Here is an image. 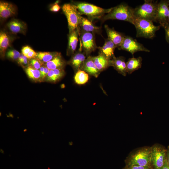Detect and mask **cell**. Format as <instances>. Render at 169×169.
Instances as JSON below:
<instances>
[{"instance_id":"cell-1","label":"cell","mask_w":169,"mask_h":169,"mask_svg":"<svg viewBox=\"0 0 169 169\" xmlns=\"http://www.w3.org/2000/svg\"><path fill=\"white\" fill-rule=\"evenodd\" d=\"M151 158V146H146L137 148L131 151L126 158V166H152Z\"/></svg>"},{"instance_id":"cell-2","label":"cell","mask_w":169,"mask_h":169,"mask_svg":"<svg viewBox=\"0 0 169 169\" xmlns=\"http://www.w3.org/2000/svg\"><path fill=\"white\" fill-rule=\"evenodd\" d=\"M134 16L133 8L125 3L111 8L110 11L101 19L102 22L110 19L125 21L133 24Z\"/></svg>"},{"instance_id":"cell-3","label":"cell","mask_w":169,"mask_h":169,"mask_svg":"<svg viewBox=\"0 0 169 169\" xmlns=\"http://www.w3.org/2000/svg\"><path fill=\"white\" fill-rule=\"evenodd\" d=\"M73 3L76 6L81 15H86L91 21L95 19H101L111 9V8H103L92 4L84 2H74Z\"/></svg>"},{"instance_id":"cell-4","label":"cell","mask_w":169,"mask_h":169,"mask_svg":"<svg viewBox=\"0 0 169 169\" xmlns=\"http://www.w3.org/2000/svg\"><path fill=\"white\" fill-rule=\"evenodd\" d=\"M136 29V37H142L152 39L156 35V31L161 27L156 26L153 22L142 18H134L133 24Z\"/></svg>"},{"instance_id":"cell-5","label":"cell","mask_w":169,"mask_h":169,"mask_svg":"<svg viewBox=\"0 0 169 169\" xmlns=\"http://www.w3.org/2000/svg\"><path fill=\"white\" fill-rule=\"evenodd\" d=\"M158 2L152 0H145L144 3L133 8L134 17L156 22Z\"/></svg>"},{"instance_id":"cell-6","label":"cell","mask_w":169,"mask_h":169,"mask_svg":"<svg viewBox=\"0 0 169 169\" xmlns=\"http://www.w3.org/2000/svg\"><path fill=\"white\" fill-rule=\"evenodd\" d=\"M62 9L67 19L69 33L78 29L82 16L76 6L73 3H66Z\"/></svg>"},{"instance_id":"cell-7","label":"cell","mask_w":169,"mask_h":169,"mask_svg":"<svg viewBox=\"0 0 169 169\" xmlns=\"http://www.w3.org/2000/svg\"><path fill=\"white\" fill-rule=\"evenodd\" d=\"M151 164L153 169H161L166 160L167 148L155 143L151 146Z\"/></svg>"},{"instance_id":"cell-8","label":"cell","mask_w":169,"mask_h":169,"mask_svg":"<svg viewBox=\"0 0 169 169\" xmlns=\"http://www.w3.org/2000/svg\"><path fill=\"white\" fill-rule=\"evenodd\" d=\"M81 41L80 48L88 57L98 48L96 44L95 34L91 33L79 31Z\"/></svg>"},{"instance_id":"cell-9","label":"cell","mask_w":169,"mask_h":169,"mask_svg":"<svg viewBox=\"0 0 169 169\" xmlns=\"http://www.w3.org/2000/svg\"><path fill=\"white\" fill-rule=\"evenodd\" d=\"M119 49L130 53L132 55L137 52H150V51L136 39L129 36H125Z\"/></svg>"},{"instance_id":"cell-10","label":"cell","mask_w":169,"mask_h":169,"mask_svg":"<svg viewBox=\"0 0 169 169\" xmlns=\"http://www.w3.org/2000/svg\"><path fill=\"white\" fill-rule=\"evenodd\" d=\"M169 9V0H161L158 2L156 22L163 27L167 23Z\"/></svg>"},{"instance_id":"cell-11","label":"cell","mask_w":169,"mask_h":169,"mask_svg":"<svg viewBox=\"0 0 169 169\" xmlns=\"http://www.w3.org/2000/svg\"><path fill=\"white\" fill-rule=\"evenodd\" d=\"M87 57L82 50L79 49L72 55L68 62L74 70L75 73L80 69Z\"/></svg>"},{"instance_id":"cell-12","label":"cell","mask_w":169,"mask_h":169,"mask_svg":"<svg viewBox=\"0 0 169 169\" xmlns=\"http://www.w3.org/2000/svg\"><path fill=\"white\" fill-rule=\"evenodd\" d=\"M105 28L110 40L119 49L121 46L125 36L123 33L116 31L114 28H110L107 25H105Z\"/></svg>"},{"instance_id":"cell-13","label":"cell","mask_w":169,"mask_h":169,"mask_svg":"<svg viewBox=\"0 0 169 169\" xmlns=\"http://www.w3.org/2000/svg\"><path fill=\"white\" fill-rule=\"evenodd\" d=\"M79 31L100 34L101 32L100 27L95 26L89 19L82 17L79 28Z\"/></svg>"},{"instance_id":"cell-14","label":"cell","mask_w":169,"mask_h":169,"mask_svg":"<svg viewBox=\"0 0 169 169\" xmlns=\"http://www.w3.org/2000/svg\"><path fill=\"white\" fill-rule=\"evenodd\" d=\"M116 48L114 44L108 38L105 39L103 45L102 47H99V54H101L108 59H112L115 57L114 51Z\"/></svg>"},{"instance_id":"cell-15","label":"cell","mask_w":169,"mask_h":169,"mask_svg":"<svg viewBox=\"0 0 169 169\" xmlns=\"http://www.w3.org/2000/svg\"><path fill=\"white\" fill-rule=\"evenodd\" d=\"M80 70L96 78L98 76L100 73L94 64L92 56L90 55L87 57Z\"/></svg>"},{"instance_id":"cell-16","label":"cell","mask_w":169,"mask_h":169,"mask_svg":"<svg viewBox=\"0 0 169 169\" xmlns=\"http://www.w3.org/2000/svg\"><path fill=\"white\" fill-rule=\"evenodd\" d=\"M79 34V28L69 33L67 50V54L68 55H72L75 52Z\"/></svg>"},{"instance_id":"cell-17","label":"cell","mask_w":169,"mask_h":169,"mask_svg":"<svg viewBox=\"0 0 169 169\" xmlns=\"http://www.w3.org/2000/svg\"><path fill=\"white\" fill-rule=\"evenodd\" d=\"M111 66L113 67L119 73L124 76L126 75L127 73L126 65L124 57H115L111 59Z\"/></svg>"},{"instance_id":"cell-18","label":"cell","mask_w":169,"mask_h":169,"mask_svg":"<svg viewBox=\"0 0 169 169\" xmlns=\"http://www.w3.org/2000/svg\"><path fill=\"white\" fill-rule=\"evenodd\" d=\"M16 9L14 6L8 2L0 1V16L3 18H7L16 13Z\"/></svg>"},{"instance_id":"cell-19","label":"cell","mask_w":169,"mask_h":169,"mask_svg":"<svg viewBox=\"0 0 169 169\" xmlns=\"http://www.w3.org/2000/svg\"><path fill=\"white\" fill-rule=\"evenodd\" d=\"M92 58L96 67L100 72L111 66V59H108L102 54H99L98 55L92 56Z\"/></svg>"},{"instance_id":"cell-20","label":"cell","mask_w":169,"mask_h":169,"mask_svg":"<svg viewBox=\"0 0 169 169\" xmlns=\"http://www.w3.org/2000/svg\"><path fill=\"white\" fill-rule=\"evenodd\" d=\"M7 26L9 30L14 34L24 33L26 29V25L24 22L16 19L10 21Z\"/></svg>"},{"instance_id":"cell-21","label":"cell","mask_w":169,"mask_h":169,"mask_svg":"<svg viewBox=\"0 0 169 169\" xmlns=\"http://www.w3.org/2000/svg\"><path fill=\"white\" fill-rule=\"evenodd\" d=\"M65 74V72L64 69L49 70L44 81L55 83L61 79Z\"/></svg>"},{"instance_id":"cell-22","label":"cell","mask_w":169,"mask_h":169,"mask_svg":"<svg viewBox=\"0 0 169 169\" xmlns=\"http://www.w3.org/2000/svg\"><path fill=\"white\" fill-rule=\"evenodd\" d=\"M142 60V59L140 56L129 58L126 62L127 73L131 74L134 71L141 68Z\"/></svg>"},{"instance_id":"cell-23","label":"cell","mask_w":169,"mask_h":169,"mask_svg":"<svg viewBox=\"0 0 169 169\" xmlns=\"http://www.w3.org/2000/svg\"><path fill=\"white\" fill-rule=\"evenodd\" d=\"M66 64L63 59L61 54L50 61L45 64V65L49 70L64 69Z\"/></svg>"},{"instance_id":"cell-24","label":"cell","mask_w":169,"mask_h":169,"mask_svg":"<svg viewBox=\"0 0 169 169\" xmlns=\"http://www.w3.org/2000/svg\"><path fill=\"white\" fill-rule=\"evenodd\" d=\"M60 54L56 52H40L37 53L35 58L39 60L43 64L51 60Z\"/></svg>"},{"instance_id":"cell-25","label":"cell","mask_w":169,"mask_h":169,"mask_svg":"<svg viewBox=\"0 0 169 169\" xmlns=\"http://www.w3.org/2000/svg\"><path fill=\"white\" fill-rule=\"evenodd\" d=\"M25 72L29 78L34 82H42L41 75L39 69H36L30 66H27Z\"/></svg>"},{"instance_id":"cell-26","label":"cell","mask_w":169,"mask_h":169,"mask_svg":"<svg viewBox=\"0 0 169 169\" xmlns=\"http://www.w3.org/2000/svg\"><path fill=\"white\" fill-rule=\"evenodd\" d=\"M74 79L76 84H83L88 82L89 79V74L85 71L79 69L75 73Z\"/></svg>"},{"instance_id":"cell-27","label":"cell","mask_w":169,"mask_h":169,"mask_svg":"<svg viewBox=\"0 0 169 169\" xmlns=\"http://www.w3.org/2000/svg\"><path fill=\"white\" fill-rule=\"evenodd\" d=\"M10 44L9 37L6 33L1 32L0 33V49L1 53L4 55L6 50Z\"/></svg>"},{"instance_id":"cell-28","label":"cell","mask_w":169,"mask_h":169,"mask_svg":"<svg viewBox=\"0 0 169 169\" xmlns=\"http://www.w3.org/2000/svg\"><path fill=\"white\" fill-rule=\"evenodd\" d=\"M21 54L15 49L10 50L6 53V56L8 58L14 60H18Z\"/></svg>"},{"instance_id":"cell-29","label":"cell","mask_w":169,"mask_h":169,"mask_svg":"<svg viewBox=\"0 0 169 169\" xmlns=\"http://www.w3.org/2000/svg\"><path fill=\"white\" fill-rule=\"evenodd\" d=\"M29 63V66L37 69H39L43 64L39 60L36 58L30 59Z\"/></svg>"},{"instance_id":"cell-30","label":"cell","mask_w":169,"mask_h":169,"mask_svg":"<svg viewBox=\"0 0 169 169\" xmlns=\"http://www.w3.org/2000/svg\"><path fill=\"white\" fill-rule=\"evenodd\" d=\"M123 169H153L152 166H125Z\"/></svg>"},{"instance_id":"cell-31","label":"cell","mask_w":169,"mask_h":169,"mask_svg":"<svg viewBox=\"0 0 169 169\" xmlns=\"http://www.w3.org/2000/svg\"><path fill=\"white\" fill-rule=\"evenodd\" d=\"M165 31L166 39L169 44V23H166L162 27Z\"/></svg>"},{"instance_id":"cell-32","label":"cell","mask_w":169,"mask_h":169,"mask_svg":"<svg viewBox=\"0 0 169 169\" xmlns=\"http://www.w3.org/2000/svg\"><path fill=\"white\" fill-rule=\"evenodd\" d=\"M32 49L29 46H26L23 47L22 50V54L26 57L27 56Z\"/></svg>"},{"instance_id":"cell-33","label":"cell","mask_w":169,"mask_h":169,"mask_svg":"<svg viewBox=\"0 0 169 169\" xmlns=\"http://www.w3.org/2000/svg\"><path fill=\"white\" fill-rule=\"evenodd\" d=\"M61 7L59 4L56 3H54L50 8V10L54 12H57L59 11Z\"/></svg>"},{"instance_id":"cell-34","label":"cell","mask_w":169,"mask_h":169,"mask_svg":"<svg viewBox=\"0 0 169 169\" xmlns=\"http://www.w3.org/2000/svg\"><path fill=\"white\" fill-rule=\"evenodd\" d=\"M166 160L168 165L169 167V145L167 148Z\"/></svg>"},{"instance_id":"cell-35","label":"cell","mask_w":169,"mask_h":169,"mask_svg":"<svg viewBox=\"0 0 169 169\" xmlns=\"http://www.w3.org/2000/svg\"><path fill=\"white\" fill-rule=\"evenodd\" d=\"M28 58L23 55V59L20 64H27L28 63Z\"/></svg>"},{"instance_id":"cell-36","label":"cell","mask_w":169,"mask_h":169,"mask_svg":"<svg viewBox=\"0 0 169 169\" xmlns=\"http://www.w3.org/2000/svg\"><path fill=\"white\" fill-rule=\"evenodd\" d=\"M161 169H169V167L168 165L166 160L163 166Z\"/></svg>"},{"instance_id":"cell-37","label":"cell","mask_w":169,"mask_h":169,"mask_svg":"<svg viewBox=\"0 0 169 169\" xmlns=\"http://www.w3.org/2000/svg\"><path fill=\"white\" fill-rule=\"evenodd\" d=\"M23 55L22 53L21 54L20 56H19L18 59V61L19 63L20 64V63H21L22 61L23 60Z\"/></svg>"},{"instance_id":"cell-38","label":"cell","mask_w":169,"mask_h":169,"mask_svg":"<svg viewBox=\"0 0 169 169\" xmlns=\"http://www.w3.org/2000/svg\"><path fill=\"white\" fill-rule=\"evenodd\" d=\"M169 23V13H168V15L167 18V23Z\"/></svg>"}]
</instances>
